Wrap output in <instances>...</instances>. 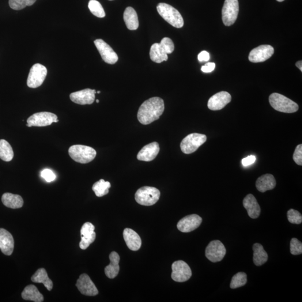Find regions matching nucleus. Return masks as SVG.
I'll list each match as a JSON object with an SVG mask.
<instances>
[{"label":"nucleus","mask_w":302,"mask_h":302,"mask_svg":"<svg viewBox=\"0 0 302 302\" xmlns=\"http://www.w3.org/2000/svg\"><path fill=\"white\" fill-rule=\"evenodd\" d=\"M165 110L163 99L159 97L150 98L139 108L137 118L143 125H147L160 118Z\"/></svg>","instance_id":"f257e3e1"},{"label":"nucleus","mask_w":302,"mask_h":302,"mask_svg":"<svg viewBox=\"0 0 302 302\" xmlns=\"http://www.w3.org/2000/svg\"><path fill=\"white\" fill-rule=\"evenodd\" d=\"M175 46L169 38H164L160 43H154L151 47L150 58L153 62L160 63L168 59V54L174 51Z\"/></svg>","instance_id":"f03ea898"},{"label":"nucleus","mask_w":302,"mask_h":302,"mask_svg":"<svg viewBox=\"0 0 302 302\" xmlns=\"http://www.w3.org/2000/svg\"><path fill=\"white\" fill-rule=\"evenodd\" d=\"M158 14L173 27L182 28L184 24V19L179 11L174 7L165 3H160L157 6Z\"/></svg>","instance_id":"7ed1b4c3"},{"label":"nucleus","mask_w":302,"mask_h":302,"mask_svg":"<svg viewBox=\"0 0 302 302\" xmlns=\"http://www.w3.org/2000/svg\"><path fill=\"white\" fill-rule=\"evenodd\" d=\"M69 153L72 159L80 164H88L96 156V151L92 147L84 145H74L70 147Z\"/></svg>","instance_id":"20e7f679"},{"label":"nucleus","mask_w":302,"mask_h":302,"mask_svg":"<svg viewBox=\"0 0 302 302\" xmlns=\"http://www.w3.org/2000/svg\"><path fill=\"white\" fill-rule=\"evenodd\" d=\"M269 102L272 107L278 112L293 113L298 111L299 107L293 101L278 93H273L269 96Z\"/></svg>","instance_id":"39448f33"},{"label":"nucleus","mask_w":302,"mask_h":302,"mask_svg":"<svg viewBox=\"0 0 302 302\" xmlns=\"http://www.w3.org/2000/svg\"><path fill=\"white\" fill-rule=\"evenodd\" d=\"M160 191L157 188L143 187L135 192V199L139 205L151 206L155 205L160 198Z\"/></svg>","instance_id":"423d86ee"},{"label":"nucleus","mask_w":302,"mask_h":302,"mask_svg":"<svg viewBox=\"0 0 302 302\" xmlns=\"http://www.w3.org/2000/svg\"><path fill=\"white\" fill-rule=\"evenodd\" d=\"M207 136L199 133H191L183 139L180 144L182 152L186 154H191L195 152L200 147L207 141Z\"/></svg>","instance_id":"0eeeda50"},{"label":"nucleus","mask_w":302,"mask_h":302,"mask_svg":"<svg viewBox=\"0 0 302 302\" xmlns=\"http://www.w3.org/2000/svg\"><path fill=\"white\" fill-rule=\"evenodd\" d=\"M47 68L39 63L35 64L30 69L27 80L30 88L36 89L43 84L47 75Z\"/></svg>","instance_id":"6e6552de"},{"label":"nucleus","mask_w":302,"mask_h":302,"mask_svg":"<svg viewBox=\"0 0 302 302\" xmlns=\"http://www.w3.org/2000/svg\"><path fill=\"white\" fill-rule=\"evenodd\" d=\"M239 11L238 0H225L222 9V21L226 26H229L235 23Z\"/></svg>","instance_id":"1a4fd4ad"},{"label":"nucleus","mask_w":302,"mask_h":302,"mask_svg":"<svg viewBox=\"0 0 302 302\" xmlns=\"http://www.w3.org/2000/svg\"><path fill=\"white\" fill-rule=\"evenodd\" d=\"M57 119H58V117L54 113H37L29 117L27 120L26 126L29 127H46L51 125Z\"/></svg>","instance_id":"9d476101"},{"label":"nucleus","mask_w":302,"mask_h":302,"mask_svg":"<svg viewBox=\"0 0 302 302\" xmlns=\"http://www.w3.org/2000/svg\"><path fill=\"white\" fill-rule=\"evenodd\" d=\"M171 278L176 282H185L189 280L192 275L189 266L182 260H179L172 264Z\"/></svg>","instance_id":"9b49d317"},{"label":"nucleus","mask_w":302,"mask_h":302,"mask_svg":"<svg viewBox=\"0 0 302 302\" xmlns=\"http://www.w3.org/2000/svg\"><path fill=\"white\" fill-rule=\"evenodd\" d=\"M226 254V249L220 241H211L206 249V256L209 261L217 263L222 261Z\"/></svg>","instance_id":"f8f14e48"},{"label":"nucleus","mask_w":302,"mask_h":302,"mask_svg":"<svg viewBox=\"0 0 302 302\" xmlns=\"http://www.w3.org/2000/svg\"><path fill=\"white\" fill-rule=\"evenodd\" d=\"M98 51L100 53L101 58L104 61L111 65H114L118 60V56L113 48L101 39H96L94 41Z\"/></svg>","instance_id":"ddd939ff"},{"label":"nucleus","mask_w":302,"mask_h":302,"mask_svg":"<svg viewBox=\"0 0 302 302\" xmlns=\"http://www.w3.org/2000/svg\"><path fill=\"white\" fill-rule=\"evenodd\" d=\"M274 54V49L270 45H262L252 50L248 59L253 63L263 62L269 59Z\"/></svg>","instance_id":"4468645a"},{"label":"nucleus","mask_w":302,"mask_h":302,"mask_svg":"<svg viewBox=\"0 0 302 302\" xmlns=\"http://www.w3.org/2000/svg\"><path fill=\"white\" fill-rule=\"evenodd\" d=\"M76 286L79 291L85 296H95L99 293L96 286L88 275L82 274L77 281Z\"/></svg>","instance_id":"2eb2a0df"},{"label":"nucleus","mask_w":302,"mask_h":302,"mask_svg":"<svg viewBox=\"0 0 302 302\" xmlns=\"http://www.w3.org/2000/svg\"><path fill=\"white\" fill-rule=\"evenodd\" d=\"M202 218L197 214L189 215L181 219L177 225L180 231L184 233L190 232L201 226Z\"/></svg>","instance_id":"dca6fc26"},{"label":"nucleus","mask_w":302,"mask_h":302,"mask_svg":"<svg viewBox=\"0 0 302 302\" xmlns=\"http://www.w3.org/2000/svg\"><path fill=\"white\" fill-rule=\"evenodd\" d=\"M96 91L86 89L70 94V99L74 103L80 105L92 104L95 99Z\"/></svg>","instance_id":"f3484780"},{"label":"nucleus","mask_w":302,"mask_h":302,"mask_svg":"<svg viewBox=\"0 0 302 302\" xmlns=\"http://www.w3.org/2000/svg\"><path fill=\"white\" fill-rule=\"evenodd\" d=\"M231 101V95L226 92H221L211 96L208 102V107L211 111H220Z\"/></svg>","instance_id":"a211bd4d"},{"label":"nucleus","mask_w":302,"mask_h":302,"mask_svg":"<svg viewBox=\"0 0 302 302\" xmlns=\"http://www.w3.org/2000/svg\"><path fill=\"white\" fill-rule=\"evenodd\" d=\"M94 229L95 226L90 222L83 225L81 229V240L79 244L82 250H86L95 240L96 233L94 232Z\"/></svg>","instance_id":"6ab92c4d"},{"label":"nucleus","mask_w":302,"mask_h":302,"mask_svg":"<svg viewBox=\"0 0 302 302\" xmlns=\"http://www.w3.org/2000/svg\"><path fill=\"white\" fill-rule=\"evenodd\" d=\"M14 240L11 234L3 228H0V250L3 254L10 256L13 254Z\"/></svg>","instance_id":"aec40b11"},{"label":"nucleus","mask_w":302,"mask_h":302,"mask_svg":"<svg viewBox=\"0 0 302 302\" xmlns=\"http://www.w3.org/2000/svg\"><path fill=\"white\" fill-rule=\"evenodd\" d=\"M160 151L158 143L154 142L143 147L137 154V159L139 161L149 162L155 158Z\"/></svg>","instance_id":"412c9836"},{"label":"nucleus","mask_w":302,"mask_h":302,"mask_svg":"<svg viewBox=\"0 0 302 302\" xmlns=\"http://www.w3.org/2000/svg\"><path fill=\"white\" fill-rule=\"evenodd\" d=\"M124 240L127 246L132 251H138L141 247L142 240L140 236L133 229L126 228L123 232Z\"/></svg>","instance_id":"4be33fe9"},{"label":"nucleus","mask_w":302,"mask_h":302,"mask_svg":"<svg viewBox=\"0 0 302 302\" xmlns=\"http://www.w3.org/2000/svg\"><path fill=\"white\" fill-rule=\"evenodd\" d=\"M243 205L246 209L249 217L252 219L259 217L261 208L254 195L248 194L244 199Z\"/></svg>","instance_id":"5701e85b"},{"label":"nucleus","mask_w":302,"mask_h":302,"mask_svg":"<svg viewBox=\"0 0 302 302\" xmlns=\"http://www.w3.org/2000/svg\"><path fill=\"white\" fill-rule=\"evenodd\" d=\"M276 184L274 176L267 173L259 177L256 182V187L259 191L265 192L267 190L274 189Z\"/></svg>","instance_id":"b1692460"},{"label":"nucleus","mask_w":302,"mask_h":302,"mask_svg":"<svg viewBox=\"0 0 302 302\" xmlns=\"http://www.w3.org/2000/svg\"><path fill=\"white\" fill-rule=\"evenodd\" d=\"M111 263L105 268V273L109 279H114L119 274L120 256L118 253L113 251L109 255Z\"/></svg>","instance_id":"393cba45"},{"label":"nucleus","mask_w":302,"mask_h":302,"mask_svg":"<svg viewBox=\"0 0 302 302\" xmlns=\"http://www.w3.org/2000/svg\"><path fill=\"white\" fill-rule=\"evenodd\" d=\"M1 200L3 205L11 209L20 208L24 205L23 199L21 196L9 192L3 194Z\"/></svg>","instance_id":"a878e982"},{"label":"nucleus","mask_w":302,"mask_h":302,"mask_svg":"<svg viewBox=\"0 0 302 302\" xmlns=\"http://www.w3.org/2000/svg\"><path fill=\"white\" fill-rule=\"evenodd\" d=\"M123 18L128 29L137 30L139 27V21L137 13L132 7H127L124 11Z\"/></svg>","instance_id":"bb28decb"},{"label":"nucleus","mask_w":302,"mask_h":302,"mask_svg":"<svg viewBox=\"0 0 302 302\" xmlns=\"http://www.w3.org/2000/svg\"><path fill=\"white\" fill-rule=\"evenodd\" d=\"M22 299L32 301L35 302H41L44 301V297L35 285H29L26 286L21 293Z\"/></svg>","instance_id":"cd10ccee"},{"label":"nucleus","mask_w":302,"mask_h":302,"mask_svg":"<svg viewBox=\"0 0 302 302\" xmlns=\"http://www.w3.org/2000/svg\"><path fill=\"white\" fill-rule=\"evenodd\" d=\"M31 280L35 283H42L49 291H51L54 286L52 281L48 277L47 272L44 268L38 270L32 277Z\"/></svg>","instance_id":"c85d7f7f"},{"label":"nucleus","mask_w":302,"mask_h":302,"mask_svg":"<svg viewBox=\"0 0 302 302\" xmlns=\"http://www.w3.org/2000/svg\"><path fill=\"white\" fill-rule=\"evenodd\" d=\"M254 250V263L256 266H262L265 264L268 260L267 252L264 250L261 244L256 243L253 245Z\"/></svg>","instance_id":"c756f323"},{"label":"nucleus","mask_w":302,"mask_h":302,"mask_svg":"<svg viewBox=\"0 0 302 302\" xmlns=\"http://www.w3.org/2000/svg\"><path fill=\"white\" fill-rule=\"evenodd\" d=\"M14 155V151L10 143L5 139H0V158L9 162L13 159Z\"/></svg>","instance_id":"7c9ffc66"},{"label":"nucleus","mask_w":302,"mask_h":302,"mask_svg":"<svg viewBox=\"0 0 302 302\" xmlns=\"http://www.w3.org/2000/svg\"><path fill=\"white\" fill-rule=\"evenodd\" d=\"M111 187V184L109 181L100 179L93 185L92 189L97 197H102L109 193V189Z\"/></svg>","instance_id":"2f4dec72"},{"label":"nucleus","mask_w":302,"mask_h":302,"mask_svg":"<svg viewBox=\"0 0 302 302\" xmlns=\"http://www.w3.org/2000/svg\"><path fill=\"white\" fill-rule=\"evenodd\" d=\"M247 275L244 272H240L233 277L230 287L231 289H236L246 284Z\"/></svg>","instance_id":"473e14b6"},{"label":"nucleus","mask_w":302,"mask_h":302,"mask_svg":"<svg viewBox=\"0 0 302 302\" xmlns=\"http://www.w3.org/2000/svg\"><path fill=\"white\" fill-rule=\"evenodd\" d=\"M88 6L91 13L96 17L103 18L105 17V11L99 1L96 0H90Z\"/></svg>","instance_id":"72a5a7b5"},{"label":"nucleus","mask_w":302,"mask_h":302,"mask_svg":"<svg viewBox=\"0 0 302 302\" xmlns=\"http://www.w3.org/2000/svg\"><path fill=\"white\" fill-rule=\"evenodd\" d=\"M37 0H9V6L11 9L20 10L26 6H32Z\"/></svg>","instance_id":"f704fd0d"},{"label":"nucleus","mask_w":302,"mask_h":302,"mask_svg":"<svg viewBox=\"0 0 302 302\" xmlns=\"http://www.w3.org/2000/svg\"><path fill=\"white\" fill-rule=\"evenodd\" d=\"M287 217L292 224L300 225L302 222V216L299 211L293 209H290L287 213Z\"/></svg>","instance_id":"c9c22d12"},{"label":"nucleus","mask_w":302,"mask_h":302,"mask_svg":"<svg viewBox=\"0 0 302 302\" xmlns=\"http://www.w3.org/2000/svg\"><path fill=\"white\" fill-rule=\"evenodd\" d=\"M290 253L293 255L302 254V244L296 238H293L290 244Z\"/></svg>","instance_id":"e433bc0d"},{"label":"nucleus","mask_w":302,"mask_h":302,"mask_svg":"<svg viewBox=\"0 0 302 302\" xmlns=\"http://www.w3.org/2000/svg\"><path fill=\"white\" fill-rule=\"evenodd\" d=\"M41 176L48 183L54 181L56 178L55 173L51 170L48 169H45L41 172Z\"/></svg>","instance_id":"4c0bfd02"},{"label":"nucleus","mask_w":302,"mask_h":302,"mask_svg":"<svg viewBox=\"0 0 302 302\" xmlns=\"http://www.w3.org/2000/svg\"><path fill=\"white\" fill-rule=\"evenodd\" d=\"M293 160L300 166L302 165V145H298L293 154Z\"/></svg>","instance_id":"58836bf2"},{"label":"nucleus","mask_w":302,"mask_h":302,"mask_svg":"<svg viewBox=\"0 0 302 302\" xmlns=\"http://www.w3.org/2000/svg\"><path fill=\"white\" fill-rule=\"evenodd\" d=\"M216 68V64L213 62H209L206 64L201 68V70L205 73H211Z\"/></svg>","instance_id":"ea45409f"},{"label":"nucleus","mask_w":302,"mask_h":302,"mask_svg":"<svg viewBox=\"0 0 302 302\" xmlns=\"http://www.w3.org/2000/svg\"><path fill=\"white\" fill-rule=\"evenodd\" d=\"M256 159V158L255 156H248V157L243 158V159L242 160V164H243L244 166H248L249 165H251L255 163Z\"/></svg>","instance_id":"a19ab883"},{"label":"nucleus","mask_w":302,"mask_h":302,"mask_svg":"<svg viewBox=\"0 0 302 302\" xmlns=\"http://www.w3.org/2000/svg\"><path fill=\"white\" fill-rule=\"evenodd\" d=\"M198 59L201 62L208 61L210 59L209 53L205 51L201 52L198 56Z\"/></svg>","instance_id":"79ce46f5"},{"label":"nucleus","mask_w":302,"mask_h":302,"mask_svg":"<svg viewBox=\"0 0 302 302\" xmlns=\"http://www.w3.org/2000/svg\"><path fill=\"white\" fill-rule=\"evenodd\" d=\"M296 66L298 68V69H299L301 71H302V60H300V61H298L296 63Z\"/></svg>","instance_id":"37998d69"},{"label":"nucleus","mask_w":302,"mask_h":302,"mask_svg":"<svg viewBox=\"0 0 302 302\" xmlns=\"http://www.w3.org/2000/svg\"><path fill=\"white\" fill-rule=\"evenodd\" d=\"M277 1L278 2H283V1H284V0H277Z\"/></svg>","instance_id":"c03bdc74"},{"label":"nucleus","mask_w":302,"mask_h":302,"mask_svg":"<svg viewBox=\"0 0 302 302\" xmlns=\"http://www.w3.org/2000/svg\"><path fill=\"white\" fill-rule=\"evenodd\" d=\"M59 122V120L57 119L56 120H55V122H54V123H57V122Z\"/></svg>","instance_id":"a18cd8bd"},{"label":"nucleus","mask_w":302,"mask_h":302,"mask_svg":"<svg viewBox=\"0 0 302 302\" xmlns=\"http://www.w3.org/2000/svg\"><path fill=\"white\" fill-rule=\"evenodd\" d=\"M96 103H99V100H96Z\"/></svg>","instance_id":"49530a36"},{"label":"nucleus","mask_w":302,"mask_h":302,"mask_svg":"<svg viewBox=\"0 0 302 302\" xmlns=\"http://www.w3.org/2000/svg\"><path fill=\"white\" fill-rule=\"evenodd\" d=\"M96 93H97V94H100V91H98V92H96Z\"/></svg>","instance_id":"de8ad7c7"},{"label":"nucleus","mask_w":302,"mask_h":302,"mask_svg":"<svg viewBox=\"0 0 302 302\" xmlns=\"http://www.w3.org/2000/svg\"><path fill=\"white\" fill-rule=\"evenodd\" d=\"M110 1H113V0H110Z\"/></svg>","instance_id":"09e8293b"}]
</instances>
